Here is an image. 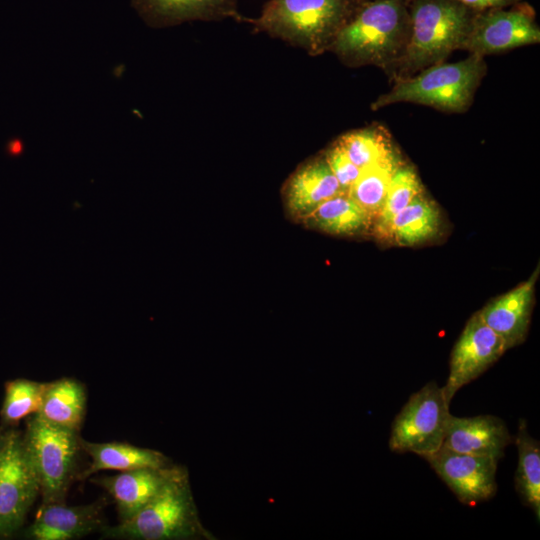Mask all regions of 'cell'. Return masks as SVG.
<instances>
[{"instance_id": "obj_17", "label": "cell", "mask_w": 540, "mask_h": 540, "mask_svg": "<svg viewBox=\"0 0 540 540\" xmlns=\"http://www.w3.org/2000/svg\"><path fill=\"white\" fill-rule=\"evenodd\" d=\"M344 194L324 155L299 166L288 178L283 197L288 212L304 219L326 200Z\"/></svg>"}, {"instance_id": "obj_25", "label": "cell", "mask_w": 540, "mask_h": 540, "mask_svg": "<svg viewBox=\"0 0 540 540\" xmlns=\"http://www.w3.org/2000/svg\"><path fill=\"white\" fill-rule=\"evenodd\" d=\"M403 161L399 153L361 169L349 189L347 195L364 209L373 221L382 209L392 175Z\"/></svg>"}, {"instance_id": "obj_29", "label": "cell", "mask_w": 540, "mask_h": 540, "mask_svg": "<svg viewBox=\"0 0 540 540\" xmlns=\"http://www.w3.org/2000/svg\"><path fill=\"white\" fill-rule=\"evenodd\" d=\"M6 432L7 431L0 429V459L2 456V452H3L5 441H6Z\"/></svg>"}, {"instance_id": "obj_23", "label": "cell", "mask_w": 540, "mask_h": 540, "mask_svg": "<svg viewBox=\"0 0 540 540\" xmlns=\"http://www.w3.org/2000/svg\"><path fill=\"white\" fill-rule=\"evenodd\" d=\"M518 450V465L515 488L522 502L530 507L537 520L540 519V446L528 432L526 422L519 421L515 437Z\"/></svg>"}, {"instance_id": "obj_6", "label": "cell", "mask_w": 540, "mask_h": 540, "mask_svg": "<svg viewBox=\"0 0 540 540\" xmlns=\"http://www.w3.org/2000/svg\"><path fill=\"white\" fill-rule=\"evenodd\" d=\"M23 440L40 485L42 503H65L72 482L78 478L81 437L78 431L30 415Z\"/></svg>"}, {"instance_id": "obj_9", "label": "cell", "mask_w": 540, "mask_h": 540, "mask_svg": "<svg viewBox=\"0 0 540 540\" xmlns=\"http://www.w3.org/2000/svg\"><path fill=\"white\" fill-rule=\"evenodd\" d=\"M38 495L40 485L23 433L10 429L0 459V536H10L22 527Z\"/></svg>"}, {"instance_id": "obj_15", "label": "cell", "mask_w": 540, "mask_h": 540, "mask_svg": "<svg viewBox=\"0 0 540 540\" xmlns=\"http://www.w3.org/2000/svg\"><path fill=\"white\" fill-rule=\"evenodd\" d=\"M512 440L505 422L497 416L452 415L442 446L460 453L488 456L499 460Z\"/></svg>"}, {"instance_id": "obj_16", "label": "cell", "mask_w": 540, "mask_h": 540, "mask_svg": "<svg viewBox=\"0 0 540 540\" xmlns=\"http://www.w3.org/2000/svg\"><path fill=\"white\" fill-rule=\"evenodd\" d=\"M174 465L161 468H137L114 476L91 478L114 499L120 522L135 516L161 490L175 470Z\"/></svg>"}, {"instance_id": "obj_18", "label": "cell", "mask_w": 540, "mask_h": 540, "mask_svg": "<svg viewBox=\"0 0 540 540\" xmlns=\"http://www.w3.org/2000/svg\"><path fill=\"white\" fill-rule=\"evenodd\" d=\"M82 450L91 458L88 467L81 471L77 480L84 481L103 470L127 471L137 468H161L169 464L161 452L137 447L123 442L95 443L81 438Z\"/></svg>"}, {"instance_id": "obj_19", "label": "cell", "mask_w": 540, "mask_h": 540, "mask_svg": "<svg viewBox=\"0 0 540 540\" xmlns=\"http://www.w3.org/2000/svg\"><path fill=\"white\" fill-rule=\"evenodd\" d=\"M86 388L77 379L64 377L47 382L38 414L54 425L80 432L86 412Z\"/></svg>"}, {"instance_id": "obj_7", "label": "cell", "mask_w": 540, "mask_h": 540, "mask_svg": "<svg viewBox=\"0 0 540 540\" xmlns=\"http://www.w3.org/2000/svg\"><path fill=\"white\" fill-rule=\"evenodd\" d=\"M443 387L429 382L413 393L392 422L389 448L425 457L442 445L452 414Z\"/></svg>"}, {"instance_id": "obj_3", "label": "cell", "mask_w": 540, "mask_h": 540, "mask_svg": "<svg viewBox=\"0 0 540 540\" xmlns=\"http://www.w3.org/2000/svg\"><path fill=\"white\" fill-rule=\"evenodd\" d=\"M410 36L404 56L391 71L405 78L444 62L460 50L475 11L455 0H409Z\"/></svg>"}, {"instance_id": "obj_1", "label": "cell", "mask_w": 540, "mask_h": 540, "mask_svg": "<svg viewBox=\"0 0 540 540\" xmlns=\"http://www.w3.org/2000/svg\"><path fill=\"white\" fill-rule=\"evenodd\" d=\"M410 17L405 0L363 2L330 47L349 67L378 66L392 71L405 54Z\"/></svg>"}, {"instance_id": "obj_21", "label": "cell", "mask_w": 540, "mask_h": 540, "mask_svg": "<svg viewBox=\"0 0 540 540\" xmlns=\"http://www.w3.org/2000/svg\"><path fill=\"white\" fill-rule=\"evenodd\" d=\"M440 224L439 207L424 191L396 215L389 241L400 246H416L436 237Z\"/></svg>"}, {"instance_id": "obj_22", "label": "cell", "mask_w": 540, "mask_h": 540, "mask_svg": "<svg viewBox=\"0 0 540 540\" xmlns=\"http://www.w3.org/2000/svg\"><path fill=\"white\" fill-rule=\"evenodd\" d=\"M424 191L415 167L403 161L392 175L382 209L374 220L372 231L375 236L389 241L391 225L396 215Z\"/></svg>"}, {"instance_id": "obj_13", "label": "cell", "mask_w": 540, "mask_h": 540, "mask_svg": "<svg viewBox=\"0 0 540 540\" xmlns=\"http://www.w3.org/2000/svg\"><path fill=\"white\" fill-rule=\"evenodd\" d=\"M539 270L528 280L487 303L478 315L505 343L507 350L521 344L528 333Z\"/></svg>"}, {"instance_id": "obj_10", "label": "cell", "mask_w": 540, "mask_h": 540, "mask_svg": "<svg viewBox=\"0 0 540 540\" xmlns=\"http://www.w3.org/2000/svg\"><path fill=\"white\" fill-rule=\"evenodd\" d=\"M423 458L464 505L487 501L497 491L495 458L460 453L444 446Z\"/></svg>"}, {"instance_id": "obj_4", "label": "cell", "mask_w": 540, "mask_h": 540, "mask_svg": "<svg viewBox=\"0 0 540 540\" xmlns=\"http://www.w3.org/2000/svg\"><path fill=\"white\" fill-rule=\"evenodd\" d=\"M487 72L484 57L469 54L458 62H441L395 84L371 105L378 110L395 103H414L448 113H464Z\"/></svg>"}, {"instance_id": "obj_27", "label": "cell", "mask_w": 540, "mask_h": 540, "mask_svg": "<svg viewBox=\"0 0 540 540\" xmlns=\"http://www.w3.org/2000/svg\"><path fill=\"white\" fill-rule=\"evenodd\" d=\"M324 157L337 179L344 194H347L358 178L361 169L358 168L335 141L325 152Z\"/></svg>"}, {"instance_id": "obj_5", "label": "cell", "mask_w": 540, "mask_h": 540, "mask_svg": "<svg viewBox=\"0 0 540 540\" xmlns=\"http://www.w3.org/2000/svg\"><path fill=\"white\" fill-rule=\"evenodd\" d=\"M102 537L122 540L211 539L202 526L187 471L179 466L169 480L131 519L102 527Z\"/></svg>"}, {"instance_id": "obj_11", "label": "cell", "mask_w": 540, "mask_h": 540, "mask_svg": "<svg viewBox=\"0 0 540 540\" xmlns=\"http://www.w3.org/2000/svg\"><path fill=\"white\" fill-rule=\"evenodd\" d=\"M507 351L504 341L476 312L467 321L450 356L449 375L443 386L449 402L464 385L470 383Z\"/></svg>"}, {"instance_id": "obj_8", "label": "cell", "mask_w": 540, "mask_h": 540, "mask_svg": "<svg viewBox=\"0 0 540 540\" xmlns=\"http://www.w3.org/2000/svg\"><path fill=\"white\" fill-rule=\"evenodd\" d=\"M540 43V27L528 3L476 12L460 50L482 57Z\"/></svg>"}, {"instance_id": "obj_28", "label": "cell", "mask_w": 540, "mask_h": 540, "mask_svg": "<svg viewBox=\"0 0 540 540\" xmlns=\"http://www.w3.org/2000/svg\"><path fill=\"white\" fill-rule=\"evenodd\" d=\"M467 8L481 12L494 8H503L521 2V0H455Z\"/></svg>"}, {"instance_id": "obj_14", "label": "cell", "mask_w": 540, "mask_h": 540, "mask_svg": "<svg viewBox=\"0 0 540 540\" xmlns=\"http://www.w3.org/2000/svg\"><path fill=\"white\" fill-rule=\"evenodd\" d=\"M140 18L151 28H167L191 21L243 22L237 0H131Z\"/></svg>"}, {"instance_id": "obj_20", "label": "cell", "mask_w": 540, "mask_h": 540, "mask_svg": "<svg viewBox=\"0 0 540 540\" xmlns=\"http://www.w3.org/2000/svg\"><path fill=\"white\" fill-rule=\"evenodd\" d=\"M301 221L309 228L337 236L362 235L372 230L374 222L347 194L326 200Z\"/></svg>"}, {"instance_id": "obj_26", "label": "cell", "mask_w": 540, "mask_h": 540, "mask_svg": "<svg viewBox=\"0 0 540 540\" xmlns=\"http://www.w3.org/2000/svg\"><path fill=\"white\" fill-rule=\"evenodd\" d=\"M47 382L15 379L6 383L1 408L5 425H16L20 420L38 413Z\"/></svg>"}, {"instance_id": "obj_24", "label": "cell", "mask_w": 540, "mask_h": 540, "mask_svg": "<svg viewBox=\"0 0 540 540\" xmlns=\"http://www.w3.org/2000/svg\"><path fill=\"white\" fill-rule=\"evenodd\" d=\"M336 142L360 169L399 154L389 131L380 124L349 131Z\"/></svg>"}, {"instance_id": "obj_12", "label": "cell", "mask_w": 540, "mask_h": 540, "mask_svg": "<svg viewBox=\"0 0 540 540\" xmlns=\"http://www.w3.org/2000/svg\"><path fill=\"white\" fill-rule=\"evenodd\" d=\"M105 498L78 506L65 503H42L26 537L34 540H72L103 527Z\"/></svg>"}, {"instance_id": "obj_2", "label": "cell", "mask_w": 540, "mask_h": 540, "mask_svg": "<svg viewBox=\"0 0 540 540\" xmlns=\"http://www.w3.org/2000/svg\"><path fill=\"white\" fill-rule=\"evenodd\" d=\"M364 0H268L260 14L244 17L255 32L304 49L312 56L330 50Z\"/></svg>"}]
</instances>
